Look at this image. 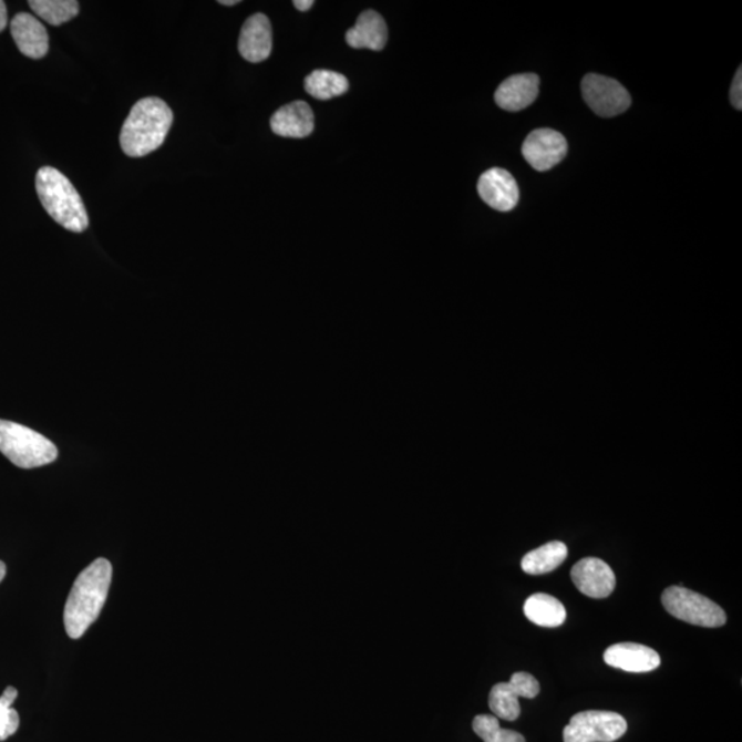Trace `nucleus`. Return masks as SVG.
Here are the masks:
<instances>
[{
  "label": "nucleus",
  "mask_w": 742,
  "mask_h": 742,
  "mask_svg": "<svg viewBox=\"0 0 742 742\" xmlns=\"http://www.w3.org/2000/svg\"><path fill=\"white\" fill-rule=\"evenodd\" d=\"M524 614L529 621L540 627H558L567 619L561 601L545 592H536L524 604Z\"/></svg>",
  "instance_id": "a211bd4d"
},
{
  "label": "nucleus",
  "mask_w": 742,
  "mask_h": 742,
  "mask_svg": "<svg viewBox=\"0 0 742 742\" xmlns=\"http://www.w3.org/2000/svg\"><path fill=\"white\" fill-rule=\"evenodd\" d=\"M239 54L245 60L259 64L271 55L272 28L268 17L261 13L250 16L239 33Z\"/></svg>",
  "instance_id": "f8f14e48"
},
{
  "label": "nucleus",
  "mask_w": 742,
  "mask_h": 742,
  "mask_svg": "<svg viewBox=\"0 0 742 742\" xmlns=\"http://www.w3.org/2000/svg\"><path fill=\"white\" fill-rule=\"evenodd\" d=\"M4 576H6V565L4 563L0 561V581L3 580Z\"/></svg>",
  "instance_id": "cd10ccee"
},
{
  "label": "nucleus",
  "mask_w": 742,
  "mask_h": 742,
  "mask_svg": "<svg viewBox=\"0 0 742 742\" xmlns=\"http://www.w3.org/2000/svg\"><path fill=\"white\" fill-rule=\"evenodd\" d=\"M627 732L626 719L609 711H585L570 718L564 742H615Z\"/></svg>",
  "instance_id": "423d86ee"
},
{
  "label": "nucleus",
  "mask_w": 742,
  "mask_h": 742,
  "mask_svg": "<svg viewBox=\"0 0 742 742\" xmlns=\"http://www.w3.org/2000/svg\"><path fill=\"white\" fill-rule=\"evenodd\" d=\"M668 614L687 624L708 629L726 625V614L718 604L681 586L668 587L661 596Z\"/></svg>",
  "instance_id": "39448f33"
},
{
  "label": "nucleus",
  "mask_w": 742,
  "mask_h": 742,
  "mask_svg": "<svg viewBox=\"0 0 742 742\" xmlns=\"http://www.w3.org/2000/svg\"><path fill=\"white\" fill-rule=\"evenodd\" d=\"M271 130L274 134L284 138H306L316 127V118L310 105L305 101H295L279 107L272 114Z\"/></svg>",
  "instance_id": "dca6fc26"
},
{
  "label": "nucleus",
  "mask_w": 742,
  "mask_h": 742,
  "mask_svg": "<svg viewBox=\"0 0 742 742\" xmlns=\"http://www.w3.org/2000/svg\"><path fill=\"white\" fill-rule=\"evenodd\" d=\"M472 726L484 742H525L522 734L502 729L498 718L494 715H478Z\"/></svg>",
  "instance_id": "4be33fe9"
},
{
  "label": "nucleus",
  "mask_w": 742,
  "mask_h": 742,
  "mask_svg": "<svg viewBox=\"0 0 742 742\" xmlns=\"http://www.w3.org/2000/svg\"><path fill=\"white\" fill-rule=\"evenodd\" d=\"M11 37L28 59L40 60L49 53V33L37 17L20 13L11 20Z\"/></svg>",
  "instance_id": "2eb2a0df"
},
{
  "label": "nucleus",
  "mask_w": 742,
  "mask_h": 742,
  "mask_svg": "<svg viewBox=\"0 0 742 742\" xmlns=\"http://www.w3.org/2000/svg\"><path fill=\"white\" fill-rule=\"evenodd\" d=\"M173 123L174 113L163 100L142 99L125 118L120 145L130 157H145L164 144Z\"/></svg>",
  "instance_id": "f03ea898"
},
{
  "label": "nucleus",
  "mask_w": 742,
  "mask_h": 742,
  "mask_svg": "<svg viewBox=\"0 0 742 742\" xmlns=\"http://www.w3.org/2000/svg\"><path fill=\"white\" fill-rule=\"evenodd\" d=\"M346 40L352 49L380 51L385 48L388 40L387 22L377 11H363L355 27L347 31Z\"/></svg>",
  "instance_id": "f3484780"
},
{
  "label": "nucleus",
  "mask_w": 742,
  "mask_h": 742,
  "mask_svg": "<svg viewBox=\"0 0 742 742\" xmlns=\"http://www.w3.org/2000/svg\"><path fill=\"white\" fill-rule=\"evenodd\" d=\"M568 556V547L563 542H550L538 547L522 559V568L528 575H545L553 573Z\"/></svg>",
  "instance_id": "6ab92c4d"
},
{
  "label": "nucleus",
  "mask_w": 742,
  "mask_h": 742,
  "mask_svg": "<svg viewBox=\"0 0 742 742\" xmlns=\"http://www.w3.org/2000/svg\"><path fill=\"white\" fill-rule=\"evenodd\" d=\"M30 6L39 19L53 27L72 21L80 10L76 0H30Z\"/></svg>",
  "instance_id": "412c9836"
},
{
  "label": "nucleus",
  "mask_w": 742,
  "mask_h": 742,
  "mask_svg": "<svg viewBox=\"0 0 742 742\" xmlns=\"http://www.w3.org/2000/svg\"><path fill=\"white\" fill-rule=\"evenodd\" d=\"M8 25V8H6V3L0 0V32H2Z\"/></svg>",
  "instance_id": "393cba45"
},
{
  "label": "nucleus",
  "mask_w": 742,
  "mask_h": 742,
  "mask_svg": "<svg viewBox=\"0 0 742 742\" xmlns=\"http://www.w3.org/2000/svg\"><path fill=\"white\" fill-rule=\"evenodd\" d=\"M539 95V78L535 73L515 74L502 82L495 91V102L501 110L519 112L533 105Z\"/></svg>",
  "instance_id": "ddd939ff"
},
{
  "label": "nucleus",
  "mask_w": 742,
  "mask_h": 742,
  "mask_svg": "<svg viewBox=\"0 0 742 742\" xmlns=\"http://www.w3.org/2000/svg\"><path fill=\"white\" fill-rule=\"evenodd\" d=\"M112 574V564L99 558L78 576L64 610L65 630L72 639L83 637L100 618L110 594Z\"/></svg>",
  "instance_id": "f257e3e1"
},
{
  "label": "nucleus",
  "mask_w": 742,
  "mask_h": 742,
  "mask_svg": "<svg viewBox=\"0 0 742 742\" xmlns=\"http://www.w3.org/2000/svg\"><path fill=\"white\" fill-rule=\"evenodd\" d=\"M581 94L590 110L601 117H615L631 106V96L618 80L586 74L581 80Z\"/></svg>",
  "instance_id": "0eeeda50"
},
{
  "label": "nucleus",
  "mask_w": 742,
  "mask_h": 742,
  "mask_svg": "<svg viewBox=\"0 0 742 742\" xmlns=\"http://www.w3.org/2000/svg\"><path fill=\"white\" fill-rule=\"evenodd\" d=\"M540 692L538 679L528 672L513 673L511 682L495 684L489 693V708L494 717L513 722L522 713L518 699H535Z\"/></svg>",
  "instance_id": "6e6552de"
},
{
  "label": "nucleus",
  "mask_w": 742,
  "mask_h": 742,
  "mask_svg": "<svg viewBox=\"0 0 742 742\" xmlns=\"http://www.w3.org/2000/svg\"><path fill=\"white\" fill-rule=\"evenodd\" d=\"M478 196L488 207L499 213H511L519 199L517 182L509 171L491 168L485 171L477 184Z\"/></svg>",
  "instance_id": "9b49d317"
},
{
  "label": "nucleus",
  "mask_w": 742,
  "mask_h": 742,
  "mask_svg": "<svg viewBox=\"0 0 742 742\" xmlns=\"http://www.w3.org/2000/svg\"><path fill=\"white\" fill-rule=\"evenodd\" d=\"M523 156L530 167L546 173L561 163L568 153L567 140L558 131L539 128L525 138L522 147Z\"/></svg>",
  "instance_id": "1a4fd4ad"
},
{
  "label": "nucleus",
  "mask_w": 742,
  "mask_h": 742,
  "mask_svg": "<svg viewBox=\"0 0 742 742\" xmlns=\"http://www.w3.org/2000/svg\"><path fill=\"white\" fill-rule=\"evenodd\" d=\"M219 3L223 6H236L239 3V0H219Z\"/></svg>",
  "instance_id": "bb28decb"
},
{
  "label": "nucleus",
  "mask_w": 742,
  "mask_h": 742,
  "mask_svg": "<svg viewBox=\"0 0 742 742\" xmlns=\"http://www.w3.org/2000/svg\"><path fill=\"white\" fill-rule=\"evenodd\" d=\"M305 89L312 99L328 101L346 94L350 82L339 72L318 70L308 74Z\"/></svg>",
  "instance_id": "aec40b11"
},
{
  "label": "nucleus",
  "mask_w": 742,
  "mask_h": 742,
  "mask_svg": "<svg viewBox=\"0 0 742 742\" xmlns=\"http://www.w3.org/2000/svg\"><path fill=\"white\" fill-rule=\"evenodd\" d=\"M17 698L19 692L13 687L6 689L0 698V741L8 740L20 728L19 712L11 707Z\"/></svg>",
  "instance_id": "5701e85b"
},
{
  "label": "nucleus",
  "mask_w": 742,
  "mask_h": 742,
  "mask_svg": "<svg viewBox=\"0 0 742 742\" xmlns=\"http://www.w3.org/2000/svg\"><path fill=\"white\" fill-rule=\"evenodd\" d=\"M570 578L580 592L591 598H607L616 587V576L612 568L602 559L587 557L574 565Z\"/></svg>",
  "instance_id": "9d476101"
},
{
  "label": "nucleus",
  "mask_w": 742,
  "mask_h": 742,
  "mask_svg": "<svg viewBox=\"0 0 742 742\" xmlns=\"http://www.w3.org/2000/svg\"><path fill=\"white\" fill-rule=\"evenodd\" d=\"M293 6L297 10L307 11L312 8L313 2L312 0H296V2H293Z\"/></svg>",
  "instance_id": "a878e982"
},
{
  "label": "nucleus",
  "mask_w": 742,
  "mask_h": 742,
  "mask_svg": "<svg viewBox=\"0 0 742 742\" xmlns=\"http://www.w3.org/2000/svg\"><path fill=\"white\" fill-rule=\"evenodd\" d=\"M730 100L735 110H742V68H739L738 73H735L732 89H730Z\"/></svg>",
  "instance_id": "b1692460"
},
{
  "label": "nucleus",
  "mask_w": 742,
  "mask_h": 742,
  "mask_svg": "<svg viewBox=\"0 0 742 742\" xmlns=\"http://www.w3.org/2000/svg\"><path fill=\"white\" fill-rule=\"evenodd\" d=\"M604 661L610 667L627 672H650L661 664L660 656L656 650L632 642L612 645L605 650Z\"/></svg>",
  "instance_id": "4468645a"
},
{
  "label": "nucleus",
  "mask_w": 742,
  "mask_h": 742,
  "mask_svg": "<svg viewBox=\"0 0 742 742\" xmlns=\"http://www.w3.org/2000/svg\"><path fill=\"white\" fill-rule=\"evenodd\" d=\"M0 453L21 470L49 465L59 456V450L48 437L6 420H0Z\"/></svg>",
  "instance_id": "20e7f679"
},
{
  "label": "nucleus",
  "mask_w": 742,
  "mask_h": 742,
  "mask_svg": "<svg viewBox=\"0 0 742 742\" xmlns=\"http://www.w3.org/2000/svg\"><path fill=\"white\" fill-rule=\"evenodd\" d=\"M35 184L40 202L51 218L72 233L87 230L90 220L83 199L61 171L40 168Z\"/></svg>",
  "instance_id": "7ed1b4c3"
}]
</instances>
